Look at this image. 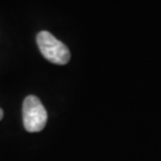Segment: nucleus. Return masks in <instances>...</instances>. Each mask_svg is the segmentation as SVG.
Masks as SVG:
<instances>
[{"label":"nucleus","mask_w":161,"mask_h":161,"mask_svg":"<svg viewBox=\"0 0 161 161\" xmlns=\"http://www.w3.org/2000/svg\"><path fill=\"white\" fill-rule=\"evenodd\" d=\"M3 117H4V112H3V110L0 109V121L3 119Z\"/></svg>","instance_id":"obj_3"},{"label":"nucleus","mask_w":161,"mask_h":161,"mask_svg":"<svg viewBox=\"0 0 161 161\" xmlns=\"http://www.w3.org/2000/svg\"><path fill=\"white\" fill-rule=\"evenodd\" d=\"M37 46L41 54L52 64H66L70 60V53L66 44L48 31H41L37 35Z\"/></svg>","instance_id":"obj_1"},{"label":"nucleus","mask_w":161,"mask_h":161,"mask_svg":"<svg viewBox=\"0 0 161 161\" xmlns=\"http://www.w3.org/2000/svg\"><path fill=\"white\" fill-rule=\"evenodd\" d=\"M48 114L46 108L36 96H28L23 103L24 128L29 132H38L46 127Z\"/></svg>","instance_id":"obj_2"}]
</instances>
